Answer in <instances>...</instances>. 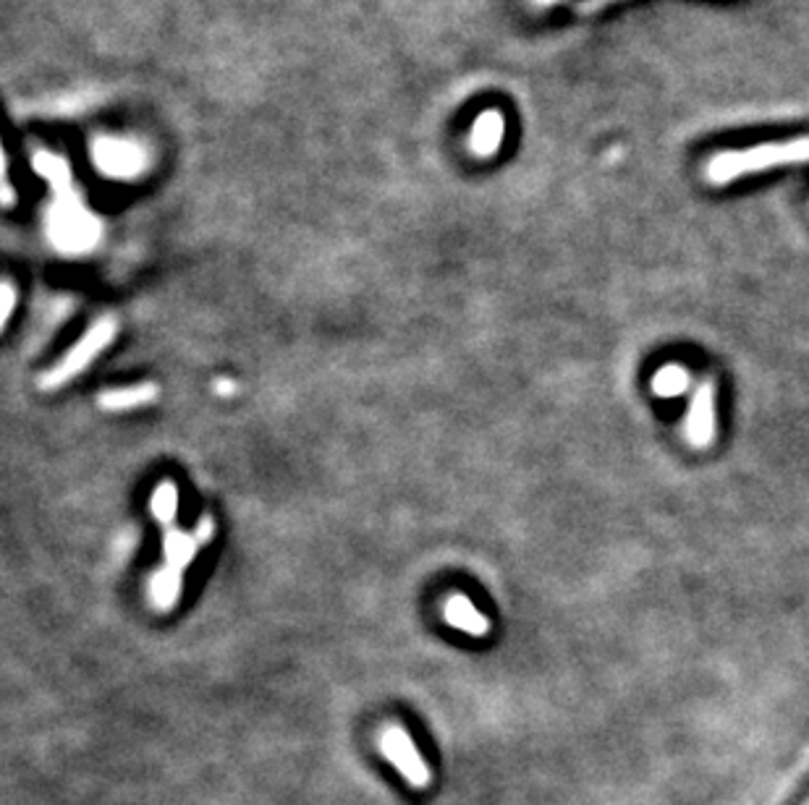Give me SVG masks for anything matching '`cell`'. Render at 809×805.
<instances>
[{"mask_svg":"<svg viewBox=\"0 0 809 805\" xmlns=\"http://www.w3.org/2000/svg\"><path fill=\"white\" fill-rule=\"evenodd\" d=\"M809 160V139H791V142H778V144H759L749 146V150L738 152H721L713 157L704 167V176L710 184L723 186L731 184L734 178H742L746 173L767 171V167L778 165H794V163H807Z\"/></svg>","mask_w":809,"mask_h":805,"instance_id":"6da1fadb","label":"cell"},{"mask_svg":"<svg viewBox=\"0 0 809 805\" xmlns=\"http://www.w3.org/2000/svg\"><path fill=\"white\" fill-rule=\"evenodd\" d=\"M116 333H118V325L114 317L97 319L95 325L89 327V333L85 335V338L76 342L72 351L55 363L51 372L40 377V390H58V388H64L68 380H74L76 374L85 372L89 363H93L97 356H100L110 346V342H114Z\"/></svg>","mask_w":809,"mask_h":805,"instance_id":"7a4b0ae2","label":"cell"},{"mask_svg":"<svg viewBox=\"0 0 809 805\" xmlns=\"http://www.w3.org/2000/svg\"><path fill=\"white\" fill-rule=\"evenodd\" d=\"M380 751L390 761V766L399 772L411 790H428L432 772L422 753L417 751L411 735L401 725H386L380 732Z\"/></svg>","mask_w":809,"mask_h":805,"instance_id":"3957f363","label":"cell"},{"mask_svg":"<svg viewBox=\"0 0 809 805\" xmlns=\"http://www.w3.org/2000/svg\"><path fill=\"white\" fill-rule=\"evenodd\" d=\"M687 443L694 447H710L718 437V418H715V382L702 380L697 384L692 403L687 413Z\"/></svg>","mask_w":809,"mask_h":805,"instance_id":"277c9868","label":"cell"},{"mask_svg":"<svg viewBox=\"0 0 809 805\" xmlns=\"http://www.w3.org/2000/svg\"><path fill=\"white\" fill-rule=\"evenodd\" d=\"M95 163L103 173H110L114 178H131L144 165V157L142 150L134 144L116 142V139H100L95 144Z\"/></svg>","mask_w":809,"mask_h":805,"instance_id":"5b68a950","label":"cell"},{"mask_svg":"<svg viewBox=\"0 0 809 805\" xmlns=\"http://www.w3.org/2000/svg\"><path fill=\"white\" fill-rule=\"evenodd\" d=\"M504 131H506L504 116H500L498 110H485L472 126L470 150L477 157L495 155V150H498L500 142H504Z\"/></svg>","mask_w":809,"mask_h":805,"instance_id":"8992f818","label":"cell"},{"mask_svg":"<svg viewBox=\"0 0 809 805\" xmlns=\"http://www.w3.org/2000/svg\"><path fill=\"white\" fill-rule=\"evenodd\" d=\"M443 618H445V622H449L451 628L464 630V633L477 635V639H479V635L490 633V620H487L485 614L479 612V609L474 607L470 599L462 597V594H459V597H451L449 601H445Z\"/></svg>","mask_w":809,"mask_h":805,"instance_id":"52a82bcc","label":"cell"},{"mask_svg":"<svg viewBox=\"0 0 809 805\" xmlns=\"http://www.w3.org/2000/svg\"><path fill=\"white\" fill-rule=\"evenodd\" d=\"M158 395H160V390L155 382H142V384H134V388L103 393L100 398H97V405H100L103 411H131V409H139V405L152 403Z\"/></svg>","mask_w":809,"mask_h":805,"instance_id":"ba28073f","label":"cell"},{"mask_svg":"<svg viewBox=\"0 0 809 805\" xmlns=\"http://www.w3.org/2000/svg\"><path fill=\"white\" fill-rule=\"evenodd\" d=\"M197 550H199V542L194 534H186V531H181V529L165 531L163 552H165V563H169V568L184 570L186 565L197 557Z\"/></svg>","mask_w":809,"mask_h":805,"instance_id":"9c48e42d","label":"cell"},{"mask_svg":"<svg viewBox=\"0 0 809 805\" xmlns=\"http://www.w3.org/2000/svg\"><path fill=\"white\" fill-rule=\"evenodd\" d=\"M150 597H152V605H155L158 609H163V612H169V609L176 607V601L181 597V570H173L169 568V565H165L163 570H158L155 576H152Z\"/></svg>","mask_w":809,"mask_h":805,"instance_id":"30bf717a","label":"cell"},{"mask_svg":"<svg viewBox=\"0 0 809 805\" xmlns=\"http://www.w3.org/2000/svg\"><path fill=\"white\" fill-rule=\"evenodd\" d=\"M179 513V489L171 481H163L152 494V515L158 518L163 526H173Z\"/></svg>","mask_w":809,"mask_h":805,"instance_id":"8fae6325","label":"cell"},{"mask_svg":"<svg viewBox=\"0 0 809 805\" xmlns=\"http://www.w3.org/2000/svg\"><path fill=\"white\" fill-rule=\"evenodd\" d=\"M687 388H689L687 369L676 367V363H668V367H662L660 372L655 374V380H652V390L658 395H662V398L681 395Z\"/></svg>","mask_w":809,"mask_h":805,"instance_id":"7c38bea8","label":"cell"},{"mask_svg":"<svg viewBox=\"0 0 809 805\" xmlns=\"http://www.w3.org/2000/svg\"><path fill=\"white\" fill-rule=\"evenodd\" d=\"M13 304H17V291H13L11 280H3V314H0V325H9Z\"/></svg>","mask_w":809,"mask_h":805,"instance_id":"4fadbf2b","label":"cell"},{"mask_svg":"<svg viewBox=\"0 0 809 805\" xmlns=\"http://www.w3.org/2000/svg\"><path fill=\"white\" fill-rule=\"evenodd\" d=\"M213 534H215V523H213V518H202V521H199V526H197V534H194V536H197V542L199 544H207V542H211V539H213Z\"/></svg>","mask_w":809,"mask_h":805,"instance_id":"5bb4252c","label":"cell"},{"mask_svg":"<svg viewBox=\"0 0 809 805\" xmlns=\"http://www.w3.org/2000/svg\"><path fill=\"white\" fill-rule=\"evenodd\" d=\"M603 3H608V0H584V3H579V9L592 11V9H597V6H603Z\"/></svg>","mask_w":809,"mask_h":805,"instance_id":"9a60e30c","label":"cell"},{"mask_svg":"<svg viewBox=\"0 0 809 805\" xmlns=\"http://www.w3.org/2000/svg\"><path fill=\"white\" fill-rule=\"evenodd\" d=\"M537 3H542V6H548V3H555V0H537Z\"/></svg>","mask_w":809,"mask_h":805,"instance_id":"2e32d148","label":"cell"},{"mask_svg":"<svg viewBox=\"0 0 809 805\" xmlns=\"http://www.w3.org/2000/svg\"><path fill=\"white\" fill-rule=\"evenodd\" d=\"M805 805H809V801H807V803H805Z\"/></svg>","mask_w":809,"mask_h":805,"instance_id":"e0dca14e","label":"cell"}]
</instances>
